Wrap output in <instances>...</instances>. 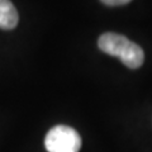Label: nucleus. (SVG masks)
<instances>
[{
	"label": "nucleus",
	"instance_id": "nucleus-1",
	"mask_svg": "<svg viewBox=\"0 0 152 152\" xmlns=\"http://www.w3.org/2000/svg\"><path fill=\"white\" fill-rule=\"evenodd\" d=\"M98 47L104 53L118 57L128 69H138L145 61L143 50L123 34L113 32L103 33L98 39Z\"/></svg>",
	"mask_w": 152,
	"mask_h": 152
},
{
	"label": "nucleus",
	"instance_id": "nucleus-2",
	"mask_svg": "<svg viewBox=\"0 0 152 152\" xmlns=\"http://www.w3.org/2000/svg\"><path fill=\"white\" fill-rule=\"evenodd\" d=\"M45 146L48 152H79L81 148V137L69 126H55L45 138Z\"/></svg>",
	"mask_w": 152,
	"mask_h": 152
},
{
	"label": "nucleus",
	"instance_id": "nucleus-3",
	"mask_svg": "<svg viewBox=\"0 0 152 152\" xmlns=\"http://www.w3.org/2000/svg\"><path fill=\"white\" fill-rule=\"evenodd\" d=\"M18 20V12L13 3L10 0H0V29H14Z\"/></svg>",
	"mask_w": 152,
	"mask_h": 152
},
{
	"label": "nucleus",
	"instance_id": "nucleus-4",
	"mask_svg": "<svg viewBox=\"0 0 152 152\" xmlns=\"http://www.w3.org/2000/svg\"><path fill=\"white\" fill-rule=\"evenodd\" d=\"M100 1L108 7H119V5H126V4L131 3L132 0H100Z\"/></svg>",
	"mask_w": 152,
	"mask_h": 152
}]
</instances>
